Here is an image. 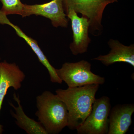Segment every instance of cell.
I'll return each mask as SVG.
<instances>
[{"label":"cell","mask_w":134,"mask_h":134,"mask_svg":"<svg viewBox=\"0 0 134 134\" xmlns=\"http://www.w3.org/2000/svg\"><path fill=\"white\" fill-rule=\"evenodd\" d=\"M91 65L85 60L76 63L66 62L59 69H56L57 75L67 84L68 88L80 87L88 84L102 85L105 78L94 74L91 70Z\"/></svg>","instance_id":"cell-4"},{"label":"cell","mask_w":134,"mask_h":134,"mask_svg":"<svg viewBox=\"0 0 134 134\" xmlns=\"http://www.w3.org/2000/svg\"><path fill=\"white\" fill-rule=\"evenodd\" d=\"M111 109L110 99L103 96L95 99L91 112L85 121L77 130L78 134H107L109 115Z\"/></svg>","instance_id":"cell-5"},{"label":"cell","mask_w":134,"mask_h":134,"mask_svg":"<svg viewBox=\"0 0 134 134\" xmlns=\"http://www.w3.org/2000/svg\"><path fill=\"white\" fill-rule=\"evenodd\" d=\"M66 14L74 10L85 17L90 22L89 32L98 36L103 31L102 19L104 11L109 4L118 0H62Z\"/></svg>","instance_id":"cell-3"},{"label":"cell","mask_w":134,"mask_h":134,"mask_svg":"<svg viewBox=\"0 0 134 134\" xmlns=\"http://www.w3.org/2000/svg\"><path fill=\"white\" fill-rule=\"evenodd\" d=\"M13 97L14 99L17 103L18 106H15L11 103L9 104L14 109L15 112L11 111V113L12 116L16 120V125L28 134H48L39 121L38 122L30 118L25 113L19 96L14 93Z\"/></svg>","instance_id":"cell-12"},{"label":"cell","mask_w":134,"mask_h":134,"mask_svg":"<svg viewBox=\"0 0 134 134\" xmlns=\"http://www.w3.org/2000/svg\"><path fill=\"white\" fill-rule=\"evenodd\" d=\"M25 75L15 63L6 61L0 62V112L4 98L10 87L18 90L21 88ZM2 126L0 124V134L2 133Z\"/></svg>","instance_id":"cell-8"},{"label":"cell","mask_w":134,"mask_h":134,"mask_svg":"<svg viewBox=\"0 0 134 134\" xmlns=\"http://www.w3.org/2000/svg\"><path fill=\"white\" fill-rule=\"evenodd\" d=\"M36 115L47 134H57L68 121V111L65 103L57 94L46 91L36 97Z\"/></svg>","instance_id":"cell-2"},{"label":"cell","mask_w":134,"mask_h":134,"mask_svg":"<svg viewBox=\"0 0 134 134\" xmlns=\"http://www.w3.org/2000/svg\"><path fill=\"white\" fill-rule=\"evenodd\" d=\"M2 4L1 11L6 15L16 14L21 15L24 4L20 0H0Z\"/></svg>","instance_id":"cell-13"},{"label":"cell","mask_w":134,"mask_h":134,"mask_svg":"<svg viewBox=\"0 0 134 134\" xmlns=\"http://www.w3.org/2000/svg\"><path fill=\"white\" fill-rule=\"evenodd\" d=\"M0 24L2 25H8L11 26L15 30L16 34L19 37L24 39L37 56L39 61L47 69L50 75V81L52 82L59 84L62 83V80L60 79L56 73V69L51 65L48 59L39 46L37 42L35 40L27 36L19 26L12 23L8 19L7 15L3 13L1 10Z\"/></svg>","instance_id":"cell-11"},{"label":"cell","mask_w":134,"mask_h":134,"mask_svg":"<svg viewBox=\"0 0 134 134\" xmlns=\"http://www.w3.org/2000/svg\"><path fill=\"white\" fill-rule=\"evenodd\" d=\"M0 60H1V58H0Z\"/></svg>","instance_id":"cell-14"},{"label":"cell","mask_w":134,"mask_h":134,"mask_svg":"<svg viewBox=\"0 0 134 134\" xmlns=\"http://www.w3.org/2000/svg\"><path fill=\"white\" fill-rule=\"evenodd\" d=\"M134 104H119L110 110L107 134H125L132 122Z\"/></svg>","instance_id":"cell-9"},{"label":"cell","mask_w":134,"mask_h":134,"mask_svg":"<svg viewBox=\"0 0 134 134\" xmlns=\"http://www.w3.org/2000/svg\"><path fill=\"white\" fill-rule=\"evenodd\" d=\"M99 87V85L92 84L55 91L56 94L66 106L68 111L67 127L70 129L77 130L83 124L91 112Z\"/></svg>","instance_id":"cell-1"},{"label":"cell","mask_w":134,"mask_h":134,"mask_svg":"<svg viewBox=\"0 0 134 134\" xmlns=\"http://www.w3.org/2000/svg\"><path fill=\"white\" fill-rule=\"evenodd\" d=\"M111 50L108 54L93 59L99 61L107 66L117 62L128 63L134 67V44L124 45L116 40L111 39L108 42Z\"/></svg>","instance_id":"cell-10"},{"label":"cell","mask_w":134,"mask_h":134,"mask_svg":"<svg viewBox=\"0 0 134 134\" xmlns=\"http://www.w3.org/2000/svg\"><path fill=\"white\" fill-rule=\"evenodd\" d=\"M66 14L71 21L73 32V41L70 44V49L74 55L84 53L87 52L91 42L89 36V20L82 16L80 17L74 10H69Z\"/></svg>","instance_id":"cell-7"},{"label":"cell","mask_w":134,"mask_h":134,"mask_svg":"<svg viewBox=\"0 0 134 134\" xmlns=\"http://www.w3.org/2000/svg\"><path fill=\"white\" fill-rule=\"evenodd\" d=\"M41 16L50 19L54 27L67 28L69 18L63 8L62 0H52L42 4L29 5L24 4L21 16L32 15Z\"/></svg>","instance_id":"cell-6"}]
</instances>
